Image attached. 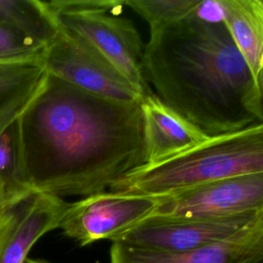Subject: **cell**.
Here are the masks:
<instances>
[{
    "label": "cell",
    "instance_id": "cell-1",
    "mask_svg": "<svg viewBox=\"0 0 263 263\" xmlns=\"http://www.w3.org/2000/svg\"><path fill=\"white\" fill-rule=\"evenodd\" d=\"M16 126L21 179L34 191L85 197L146 164L141 101L102 98L48 73Z\"/></svg>",
    "mask_w": 263,
    "mask_h": 263
},
{
    "label": "cell",
    "instance_id": "cell-2",
    "mask_svg": "<svg viewBox=\"0 0 263 263\" xmlns=\"http://www.w3.org/2000/svg\"><path fill=\"white\" fill-rule=\"evenodd\" d=\"M143 70L153 93L209 138L258 122L256 81L220 17L198 10L151 33Z\"/></svg>",
    "mask_w": 263,
    "mask_h": 263
},
{
    "label": "cell",
    "instance_id": "cell-3",
    "mask_svg": "<svg viewBox=\"0 0 263 263\" xmlns=\"http://www.w3.org/2000/svg\"><path fill=\"white\" fill-rule=\"evenodd\" d=\"M263 172V122L209 138L172 159L145 164L114 182L109 190L163 196L202 184Z\"/></svg>",
    "mask_w": 263,
    "mask_h": 263
},
{
    "label": "cell",
    "instance_id": "cell-4",
    "mask_svg": "<svg viewBox=\"0 0 263 263\" xmlns=\"http://www.w3.org/2000/svg\"><path fill=\"white\" fill-rule=\"evenodd\" d=\"M59 29L89 44L143 97L153 93L143 70L144 46L130 20L110 15L124 0L44 1Z\"/></svg>",
    "mask_w": 263,
    "mask_h": 263
},
{
    "label": "cell",
    "instance_id": "cell-5",
    "mask_svg": "<svg viewBox=\"0 0 263 263\" xmlns=\"http://www.w3.org/2000/svg\"><path fill=\"white\" fill-rule=\"evenodd\" d=\"M46 72L78 88L113 101L134 103L143 96L89 44L59 29L42 59Z\"/></svg>",
    "mask_w": 263,
    "mask_h": 263
},
{
    "label": "cell",
    "instance_id": "cell-6",
    "mask_svg": "<svg viewBox=\"0 0 263 263\" xmlns=\"http://www.w3.org/2000/svg\"><path fill=\"white\" fill-rule=\"evenodd\" d=\"M158 197L160 202L148 218L210 219L260 213L263 212V172L214 181Z\"/></svg>",
    "mask_w": 263,
    "mask_h": 263
},
{
    "label": "cell",
    "instance_id": "cell-7",
    "mask_svg": "<svg viewBox=\"0 0 263 263\" xmlns=\"http://www.w3.org/2000/svg\"><path fill=\"white\" fill-rule=\"evenodd\" d=\"M159 202L158 196L107 190L69 202L59 228L80 246L113 241L148 218Z\"/></svg>",
    "mask_w": 263,
    "mask_h": 263
},
{
    "label": "cell",
    "instance_id": "cell-8",
    "mask_svg": "<svg viewBox=\"0 0 263 263\" xmlns=\"http://www.w3.org/2000/svg\"><path fill=\"white\" fill-rule=\"evenodd\" d=\"M261 213L210 219L150 217L112 242L160 253H186L231 236L253 223Z\"/></svg>",
    "mask_w": 263,
    "mask_h": 263
},
{
    "label": "cell",
    "instance_id": "cell-9",
    "mask_svg": "<svg viewBox=\"0 0 263 263\" xmlns=\"http://www.w3.org/2000/svg\"><path fill=\"white\" fill-rule=\"evenodd\" d=\"M64 198L29 190L9 202L0 220V263H24L36 241L59 228Z\"/></svg>",
    "mask_w": 263,
    "mask_h": 263
},
{
    "label": "cell",
    "instance_id": "cell-10",
    "mask_svg": "<svg viewBox=\"0 0 263 263\" xmlns=\"http://www.w3.org/2000/svg\"><path fill=\"white\" fill-rule=\"evenodd\" d=\"M110 263H263V213L231 236L186 253H160L112 242Z\"/></svg>",
    "mask_w": 263,
    "mask_h": 263
},
{
    "label": "cell",
    "instance_id": "cell-11",
    "mask_svg": "<svg viewBox=\"0 0 263 263\" xmlns=\"http://www.w3.org/2000/svg\"><path fill=\"white\" fill-rule=\"evenodd\" d=\"M146 164L172 159L205 142L209 137L164 105L154 93L141 100Z\"/></svg>",
    "mask_w": 263,
    "mask_h": 263
},
{
    "label": "cell",
    "instance_id": "cell-12",
    "mask_svg": "<svg viewBox=\"0 0 263 263\" xmlns=\"http://www.w3.org/2000/svg\"><path fill=\"white\" fill-rule=\"evenodd\" d=\"M216 4L257 85L263 71V0H218Z\"/></svg>",
    "mask_w": 263,
    "mask_h": 263
},
{
    "label": "cell",
    "instance_id": "cell-13",
    "mask_svg": "<svg viewBox=\"0 0 263 263\" xmlns=\"http://www.w3.org/2000/svg\"><path fill=\"white\" fill-rule=\"evenodd\" d=\"M46 74L42 62L0 64V134L18 117Z\"/></svg>",
    "mask_w": 263,
    "mask_h": 263
},
{
    "label": "cell",
    "instance_id": "cell-14",
    "mask_svg": "<svg viewBox=\"0 0 263 263\" xmlns=\"http://www.w3.org/2000/svg\"><path fill=\"white\" fill-rule=\"evenodd\" d=\"M0 24L48 45L59 27L40 0H0Z\"/></svg>",
    "mask_w": 263,
    "mask_h": 263
},
{
    "label": "cell",
    "instance_id": "cell-15",
    "mask_svg": "<svg viewBox=\"0 0 263 263\" xmlns=\"http://www.w3.org/2000/svg\"><path fill=\"white\" fill-rule=\"evenodd\" d=\"M203 2L198 0H124V5L147 22L151 34L196 13Z\"/></svg>",
    "mask_w": 263,
    "mask_h": 263
},
{
    "label": "cell",
    "instance_id": "cell-16",
    "mask_svg": "<svg viewBox=\"0 0 263 263\" xmlns=\"http://www.w3.org/2000/svg\"><path fill=\"white\" fill-rule=\"evenodd\" d=\"M46 46L0 24V64L42 62Z\"/></svg>",
    "mask_w": 263,
    "mask_h": 263
},
{
    "label": "cell",
    "instance_id": "cell-17",
    "mask_svg": "<svg viewBox=\"0 0 263 263\" xmlns=\"http://www.w3.org/2000/svg\"><path fill=\"white\" fill-rule=\"evenodd\" d=\"M16 119L0 134V179L24 185L20 174Z\"/></svg>",
    "mask_w": 263,
    "mask_h": 263
},
{
    "label": "cell",
    "instance_id": "cell-18",
    "mask_svg": "<svg viewBox=\"0 0 263 263\" xmlns=\"http://www.w3.org/2000/svg\"><path fill=\"white\" fill-rule=\"evenodd\" d=\"M29 190L32 189L21 184H15L7 180L0 179V220L9 202Z\"/></svg>",
    "mask_w": 263,
    "mask_h": 263
},
{
    "label": "cell",
    "instance_id": "cell-19",
    "mask_svg": "<svg viewBox=\"0 0 263 263\" xmlns=\"http://www.w3.org/2000/svg\"><path fill=\"white\" fill-rule=\"evenodd\" d=\"M257 102L255 106V116L259 122H263V71L257 79Z\"/></svg>",
    "mask_w": 263,
    "mask_h": 263
},
{
    "label": "cell",
    "instance_id": "cell-20",
    "mask_svg": "<svg viewBox=\"0 0 263 263\" xmlns=\"http://www.w3.org/2000/svg\"><path fill=\"white\" fill-rule=\"evenodd\" d=\"M24 263H47V262H44V261H41V260H36V259L27 258Z\"/></svg>",
    "mask_w": 263,
    "mask_h": 263
}]
</instances>
